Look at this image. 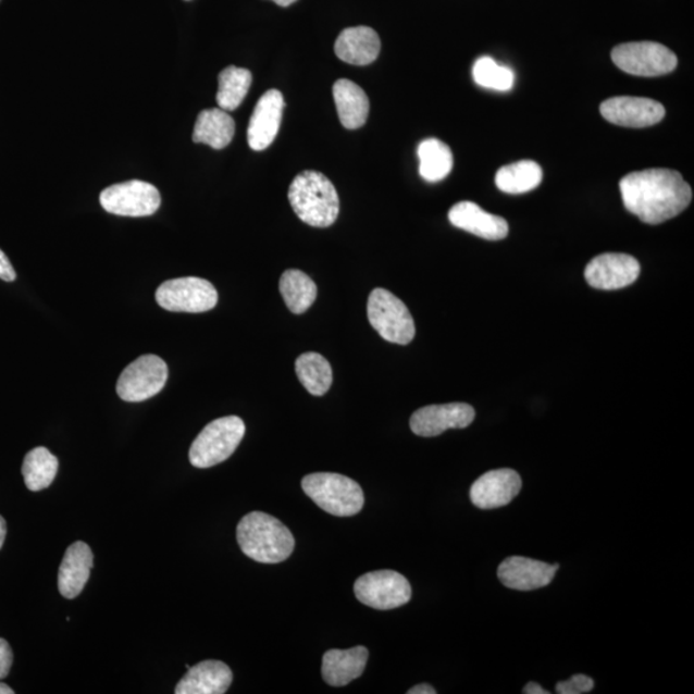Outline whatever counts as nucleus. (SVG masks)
I'll use <instances>...</instances> for the list:
<instances>
[{
	"label": "nucleus",
	"mask_w": 694,
	"mask_h": 694,
	"mask_svg": "<svg viewBox=\"0 0 694 694\" xmlns=\"http://www.w3.org/2000/svg\"><path fill=\"white\" fill-rule=\"evenodd\" d=\"M7 535V523L2 516H0V549H2Z\"/></svg>",
	"instance_id": "obj_37"
},
{
	"label": "nucleus",
	"mask_w": 694,
	"mask_h": 694,
	"mask_svg": "<svg viewBox=\"0 0 694 694\" xmlns=\"http://www.w3.org/2000/svg\"><path fill=\"white\" fill-rule=\"evenodd\" d=\"M474 416L473 407L466 402L423 407L410 417V429L418 436L434 437L446 430L469 427Z\"/></svg>",
	"instance_id": "obj_13"
},
{
	"label": "nucleus",
	"mask_w": 694,
	"mask_h": 694,
	"mask_svg": "<svg viewBox=\"0 0 694 694\" xmlns=\"http://www.w3.org/2000/svg\"><path fill=\"white\" fill-rule=\"evenodd\" d=\"M407 693L408 694H436V691L434 690V686H431L429 684H420V685L413 686V689L409 690Z\"/></svg>",
	"instance_id": "obj_35"
},
{
	"label": "nucleus",
	"mask_w": 694,
	"mask_h": 694,
	"mask_svg": "<svg viewBox=\"0 0 694 694\" xmlns=\"http://www.w3.org/2000/svg\"><path fill=\"white\" fill-rule=\"evenodd\" d=\"M368 321L386 342L408 345L416 336V324L406 303L385 288H374L367 303Z\"/></svg>",
	"instance_id": "obj_6"
},
{
	"label": "nucleus",
	"mask_w": 694,
	"mask_h": 694,
	"mask_svg": "<svg viewBox=\"0 0 694 694\" xmlns=\"http://www.w3.org/2000/svg\"><path fill=\"white\" fill-rule=\"evenodd\" d=\"M280 292L292 313H306L317 300L318 288L313 280L306 273L289 269L282 274Z\"/></svg>",
	"instance_id": "obj_25"
},
{
	"label": "nucleus",
	"mask_w": 694,
	"mask_h": 694,
	"mask_svg": "<svg viewBox=\"0 0 694 694\" xmlns=\"http://www.w3.org/2000/svg\"><path fill=\"white\" fill-rule=\"evenodd\" d=\"M334 98L339 122L346 129H359L370 115V99L356 83L347 79L337 80L334 85Z\"/></svg>",
	"instance_id": "obj_23"
},
{
	"label": "nucleus",
	"mask_w": 694,
	"mask_h": 694,
	"mask_svg": "<svg viewBox=\"0 0 694 694\" xmlns=\"http://www.w3.org/2000/svg\"><path fill=\"white\" fill-rule=\"evenodd\" d=\"M301 485L308 497L330 515L350 517L364 506L363 488L344 474L311 473L302 479Z\"/></svg>",
	"instance_id": "obj_4"
},
{
	"label": "nucleus",
	"mask_w": 694,
	"mask_h": 694,
	"mask_svg": "<svg viewBox=\"0 0 694 694\" xmlns=\"http://www.w3.org/2000/svg\"><path fill=\"white\" fill-rule=\"evenodd\" d=\"M522 693H525V694H549L548 691H545L543 689V686H541L540 684H537L535 682H530L528 685H525V689H523Z\"/></svg>",
	"instance_id": "obj_36"
},
{
	"label": "nucleus",
	"mask_w": 694,
	"mask_h": 694,
	"mask_svg": "<svg viewBox=\"0 0 694 694\" xmlns=\"http://www.w3.org/2000/svg\"><path fill=\"white\" fill-rule=\"evenodd\" d=\"M418 159H420V174L430 183L445 179L455 164L450 148L435 138L422 141L418 147Z\"/></svg>",
	"instance_id": "obj_28"
},
{
	"label": "nucleus",
	"mask_w": 694,
	"mask_h": 694,
	"mask_svg": "<svg viewBox=\"0 0 694 694\" xmlns=\"http://www.w3.org/2000/svg\"><path fill=\"white\" fill-rule=\"evenodd\" d=\"M622 202L643 223L661 224L682 214L692 201V188L681 173L647 169L620 181Z\"/></svg>",
	"instance_id": "obj_1"
},
{
	"label": "nucleus",
	"mask_w": 694,
	"mask_h": 694,
	"mask_svg": "<svg viewBox=\"0 0 694 694\" xmlns=\"http://www.w3.org/2000/svg\"><path fill=\"white\" fill-rule=\"evenodd\" d=\"M273 2H275V4H278L281 7H288L297 2V0H273Z\"/></svg>",
	"instance_id": "obj_39"
},
{
	"label": "nucleus",
	"mask_w": 694,
	"mask_h": 694,
	"mask_svg": "<svg viewBox=\"0 0 694 694\" xmlns=\"http://www.w3.org/2000/svg\"><path fill=\"white\" fill-rule=\"evenodd\" d=\"M472 75L474 83L486 89L508 91L515 85L513 71L507 66L499 65L491 57H481L474 62Z\"/></svg>",
	"instance_id": "obj_31"
},
{
	"label": "nucleus",
	"mask_w": 694,
	"mask_h": 694,
	"mask_svg": "<svg viewBox=\"0 0 694 694\" xmlns=\"http://www.w3.org/2000/svg\"><path fill=\"white\" fill-rule=\"evenodd\" d=\"M245 432V422L237 416L223 417L210 422L190 446V463L197 469H210L223 463L236 451Z\"/></svg>",
	"instance_id": "obj_5"
},
{
	"label": "nucleus",
	"mask_w": 694,
	"mask_h": 694,
	"mask_svg": "<svg viewBox=\"0 0 694 694\" xmlns=\"http://www.w3.org/2000/svg\"><path fill=\"white\" fill-rule=\"evenodd\" d=\"M57 472H59V459L45 446L27 453L23 464V476L28 491H45L53 483Z\"/></svg>",
	"instance_id": "obj_29"
},
{
	"label": "nucleus",
	"mask_w": 694,
	"mask_h": 694,
	"mask_svg": "<svg viewBox=\"0 0 694 694\" xmlns=\"http://www.w3.org/2000/svg\"><path fill=\"white\" fill-rule=\"evenodd\" d=\"M13 664L12 648L9 642L0 639V679L10 674Z\"/></svg>",
	"instance_id": "obj_33"
},
{
	"label": "nucleus",
	"mask_w": 694,
	"mask_h": 694,
	"mask_svg": "<svg viewBox=\"0 0 694 694\" xmlns=\"http://www.w3.org/2000/svg\"><path fill=\"white\" fill-rule=\"evenodd\" d=\"M370 653L363 646L330 649L323 656L322 676L332 686H345L363 674Z\"/></svg>",
	"instance_id": "obj_22"
},
{
	"label": "nucleus",
	"mask_w": 694,
	"mask_h": 694,
	"mask_svg": "<svg viewBox=\"0 0 694 694\" xmlns=\"http://www.w3.org/2000/svg\"><path fill=\"white\" fill-rule=\"evenodd\" d=\"M285 99L281 91L272 89L261 96L250 120L247 140L253 151H264L278 136Z\"/></svg>",
	"instance_id": "obj_16"
},
{
	"label": "nucleus",
	"mask_w": 694,
	"mask_h": 694,
	"mask_svg": "<svg viewBox=\"0 0 694 694\" xmlns=\"http://www.w3.org/2000/svg\"><path fill=\"white\" fill-rule=\"evenodd\" d=\"M16 278L17 274L14 272L10 259L7 258V255L2 250H0V280L13 282L16 281Z\"/></svg>",
	"instance_id": "obj_34"
},
{
	"label": "nucleus",
	"mask_w": 694,
	"mask_h": 694,
	"mask_svg": "<svg viewBox=\"0 0 694 694\" xmlns=\"http://www.w3.org/2000/svg\"><path fill=\"white\" fill-rule=\"evenodd\" d=\"M558 565H548L528 557L513 556L503 561L498 578L503 585L515 591H535L547 586L556 577Z\"/></svg>",
	"instance_id": "obj_17"
},
{
	"label": "nucleus",
	"mask_w": 694,
	"mask_h": 694,
	"mask_svg": "<svg viewBox=\"0 0 694 694\" xmlns=\"http://www.w3.org/2000/svg\"><path fill=\"white\" fill-rule=\"evenodd\" d=\"M99 201L110 214L144 218L153 215L160 209L161 195L151 183L129 181L103 189Z\"/></svg>",
	"instance_id": "obj_11"
},
{
	"label": "nucleus",
	"mask_w": 694,
	"mask_h": 694,
	"mask_svg": "<svg viewBox=\"0 0 694 694\" xmlns=\"http://www.w3.org/2000/svg\"><path fill=\"white\" fill-rule=\"evenodd\" d=\"M235 120L222 109L203 110L197 117L194 131L195 144L208 145L223 150L235 137Z\"/></svg>",
	"instance_id": "obj_24"
},
{
	"label": "nucleus",
	"mask_w": 694,
	"mask_h": 694,
	"mask_svg": "<svg viewBox=\"0 0 694 694\" xmlns=\"http://www.w3.org/2000/svg\"><path fill=\"white\" fill-rule=\"evenodd\" d=\"M252 84L249 70L230 66L219 75L216 102L224 111H235L244 102Z\"/></svg>",
	"instance_id": "obj_30"
},
{
	"label": "nucleus",
	"mask_w": 694,
	"mask_h": 694,
	"mask_svg": "<svg viewBox=\"0 0 694 694\" xmlns=\"http://www.w3.org/2000/svg\"><path fill=\"white\" fill-rule=\"evenodd\" d=\"M381 52L379 34L368 26L346 28L335 42L339 60L356 66L371 65Z\"/></svg>",
	"instance_id": "obj_21"
},
{
	"label": "nucleus",
	"mask_w": 694,
	"mask_h": 694,
	"mask_svg": "<svg viewBox=\"0 0 694 694\" xmlns=\"http://www.w3.org/2000/svg\"><path fill=\"white\" fill-rule=\"evenodd\" d=\"M237 542L245 556L268 565L286 561L295 548L292 531L264 512H251L239 521Z\"/></svg>",
	"instance_id": "obj_2"
},
{
	"label": "nucleus",
	"mask_w": 694,
	"mask_h": 694,
	"mask_svg": "<svg viewBox=\"0 0 694 694\" xmlns=\"http://www.w3.org/2000/svg\"><path fill=\"white\" fill-rule=\"evenodd\" d=\"M169 370L158 356H141L120 374L116 392L124 401L139 402L153 398L165 387Z\"/></svg>",
	"instance_id": "obj_10"
},
{
	"label": "nucleus",
	"mask_w": 694,
	"mask_h": 694,
	"mask_svg": "<svg viewBox=\"0 0 694 694\" xmlns=\"http://www.w3.org/2000/svg\"><path fill=\"white\" fill-rule=\"evenodd\" d=\"M214 285L198 277H184L162 283L156 292V301L173 313H205L218 303Z\"/></svg>",
	"instance_id": "obj_7"
},
{
	"label": "nucleus",
	"mask_w": 694,
	"mask_h": 694,
	"mask_svg": "<svg viewBox=\"0 0 694 694\" xmlns=\"http://www.w3.org/2000/svg\"><path fill=\"white\" fill-rule=\"evenodd\" d=\"M354 592L361 604L375 610H394L412 598V586L406 577L392 570L365 573L357 580Z\"/></svg>",
	"instance_id": "obj_9"
},
{
	"label": "nucleus",
	"mask_w": 694,
	"mask_h": 694,
	"mask_svg": "<svg viewBox=\"0 0 694 694\" xmlns=\"http://www.w3.org/2000/svg\"><path fill=\"white\" fill-rule=\"evenodd\" d=\"M608 123L625 127H647L661 122L665 109L660 102L643 97H614L600 104Z\"/></svg>",
	"instance_id": "obj_14"
},
{
	"label": "nucleus",
	"mask_w": 694,
	"mask_h": 694,
	"mask_svg": "<svg viewBox=\"0 0 694 694\" xmlns=\"http://www.w3.org/2000/svg\"><path fill=\"white\" fill-rule=\"evenodd\" d=\"M295 371L302 386L314 396L327 394L334 381L330 361L318 352H306L297 358Z\"/></svg>",
	"instance_id": "obj_27"
},
{
	"label": "nucleus",
	"mask_w": 694,
	"mask_h": 694,
	"mask_svg": "<svg viewBox=\"0 0 694 694\" xmlns=\"http://www.w3.org/2000/svg\"><path fill=\"white\" fill-rule=\"evenodd\" d=\"M522 480L513 470L488 471L474 481L470 497L473 506L481 509L505 507L521 492Z\"/></svg>",
	"instance_id": "obj_15"
},
{
	"label": "nucleus",
	"mask_w": 694,
	"mask_h": 694,
	"mask_svg": "<svg viewBox=\"0 0 694 694\" xmlns=\"http://www.w3.org/2000/svg\"><path fill=\"white\" fill-rule=\"evenodd\" d=\"M616 66L635 76H661L670 74L678 65L674 52L654 41L625 42L614 48Z\"/></svg>",
	"instance_id": "obj_8"
},
{
	"label": "nucleus",
	"mask_w": 694,
	"mask_h": 694,
	"mask_svg": "<svg viewBox=\"0 0 694 694\" xmlns=\"http://www.w3.org/2000/svg\"><path fill=\"white\" fill-rule=\"evenodd\" d=\"M288 200L301 221L317 228H327L337 221L339 198L334 184L322 173L302 172L288 189Z\"/></svg>",
	"instance_id": "obj_3"
},
{
	"label": "nucleus",
	"mask_w": 694,
	"mask_h": 694,
	"mask_svg": "<svg viewBox=\"0 0 694 694\" xmlns=\"http://www.w3.org/2000/svg\"><path fill=\"white\" fill-rule=\"evenodd\" d=\"M543 179V170L534 161L523 160L503 166L495 175V184L501 193L521 195L535 189Z\"/></svg>",
	"instance_id": "obj_26"
},
{
	"label": "nucleus",
	"mask_w": 694,
	"mask_h": 694,
	"mask_svg": "<svg viewBox=\"0 0 694 694\" xmlns=\"http://www.w3.org/2000/svg\"><path fill=\"white\" fill-rule=\"evenodd\" d=\"M593 689V679L583 674L573 676L569 679V681L558 682L556 684V692L558 694L590 693Z\"/></svg>",
	"instance_id": "obj_32"
},
{
	"label": "nucleus",
	"mask_w": 694,
	"mask_h": 694,
	"mask_svg": "<svg viewBox=\"0 0 694 694\" xmlns=\"http://www.w3.org/2000/svg\"><path fill=\"white\" fill-rule=\"evenodd\" d=\"M14 691L11 689L10 685H7L5 683H0V694H13Z\"/></svg>",
	"instance_id": "obj_38"
},
{
	"label": "nucleus",
	"mask_w": 694,
	"mask_h": 694,
	"mask_svg": "<svg viewBox=\"0 0 694 694\" xmlns=\"http://www.w3.org/2000/svg\"><path fill=\"white\" fill-rule=\"evenodd\" d=\"M449 221L457 228L488 240L505 239L509 232L506 219L488 214L471 201L455 205L449 211Z\"/></svg>",
	"instance_id": "obj_18"
},
{
	"label": "nucleus",
	"mask_w": 694,
	"mask_h": 694,
	"mask_svg": "<svg viewBox=\"0 0 694 694\" xmlns=\"http://www.w3.org/2000/svg\"><path fill=\"white\" fill-rule=\"evenodd\" d=\"M641 274L640 261L627 253H602L585 268V280L593 288L620 289L633 285Z\"/></svg>",
	"instance_id": "obj_12"
},
{
	"label": "nucleus",
	"mask_w": 694,
	"mask_h": 694,
	"mask_svg": "<svg viewBox=\"0 0 694 694\" xmlns=\"http://www.w3.org/2000/svg\"><path fill=\"white\" fill-rule=\"evenodd\" d=\"M233 681L228 665L208 660L189 668L176 685V694H224Z\"/></svg>",
	"instance_id": "obj_20"
},
{
	"label": "nucleus",
	"mask_w": 694,
	"mask_h": 694,
	"mask_svg": "<svg viewBox=\"0 0 694 694\" xmlns=\"http://www.w3.org/2000/svg\"><path fill=\"white\" fill-rule=\"evenodd\" d=\"M94 559V552L88 544L76 542L70 545L59 571V591L63 598L74 599L79 596L88 583Z\"/></svg>",
	"instance_id": "obj_19"
}]
</instances>
